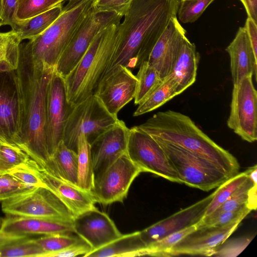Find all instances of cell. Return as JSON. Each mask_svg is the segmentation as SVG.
Wrapping results in <instances>:
<instances>
[{"mask_svg":"<svg viewBox=\"0 0 257 257\" xmlns=\"http://www.w3.org/2000/svg\"><path fill=\"white\" fill-rule=\"evenodd\" d=\"M180 1L133 0L119 24L117 46L103 77L119 65L134 69L148 61L170 19L177 16Z\"/></svg>","mask_w":257,"mask_h":257,"instance_id":"obj_1","label":"cell"},{"mask_svg":"<svg viewBox=\"0 0 257 257\" xmlns=\"http://www.w3.org/2000/svg\"><path fill=\"white\" fill-rule=\"evenodd\" d=\"M153 138L178 146L208 160L229 178L239 173L236 158L201 131L188 116L168 110L138 126Z\"/></svg>","mask_w":257,"mask_h":257,"instance_id":"obj_2","label":"cell"},{"mask_svg":"<svg viewBox=\"0 0 257 257\" xmlns=\"http://www.w3.org/2000/svg\"><path fill=\"white\" fill-rule=\"evenodd\" d=\"M54 69H39L21 58L17 69L22 84L23 102L19 146L41 166H44L50 158L45 133L46 99Z\"/></svg>","mask_w":257,"mask_h":257,"instance_id":"obj_3","label":"cell"},{"mask_svg":"<svg viewBox=\"0 0 257 257\" xmlns=\"http://www.w3.org/2000/svg\"><path fill=\"white\" fill-rule=\"evenodd\" d=\"M94 0H69L56 20L43 33L20 44V57L34 68H55Z\"/></svg>","mask_w":257,"mask_h":257,"instance_id":"obj_4","label":"cell"},{"mask_svg":"<svg viewBox=\"0 0 257 257\" xmlns=\"http://www.w3.org/2000/svg\"><path fill=\"white\" fill-rule=\"evenodd\" d=\"M120 23L100 31L76 66L64 78L67 100L71 106L95 94L114 54Z\"/></svg>","mask_w":257,"mask_h":257,"instance_id":"obj_5","label":"cell"},{"mask_svg":"<svg viewBox=\"0 0 257 257\" xmlns=\"http://www.w3.org/2000/svg\"><path fill=\"white\" fill-rule=\"evenodd\" d=\"M154 139L164 150L181 183L208 191L218 187L229 179L207 159L178 146Z\"/></svg>","mask_w":257,"mask_h":257,"instance_id":"obj_6","label":"cell"},{"mask_svg":"<svg viewBox=\"0 0 257 257\" xmlns=\"http://www.w3.org/2000/svg\"><path fill=\"white\" fill-rule=\"evenodd\" d=\"M118 120L93 94L72 106L65 123L62 140L68 148L76 152L80 135H85L91 144Z\"/></svg>","mask_w":257,"mask_h":257,"instance_id":"obj_7","label":"cell"},{"mask_svg":"<svg viewBox=\"0 0 257 257\" xmlns=\"http://www.w3.org/2000/svg\"><path fill=\"white\" fill-rule=\"evenodd\" d=\"M8 215L34 217L73 221L74 216L50 190L37 187L2 201Z\"/></svg>","mask_w":257,"mask_h":257,"instance_id":"obj_8","label":"cell"},{"mask_svg":"<svg viewBox=\"0 0 257 257\" xmlns=\"http://www.w3.org/2000/svg\"><path fill=\"white\" fill-rule=\"evenodd\" d=\"M126 154L142 172H150L170 181L181 183L159 143L138 126L129 130Z\"/></svg>","mask_w":257,"mask_h":257,"instance_id":"obj_9","label":"cell"},{"mask_svg":"<svg viewBox=\"0 0 257 257\" xmlns=\"http://www.w3.org/2000/svg\"><path fill=\"white\" fill-rule=\"evenodd\" d=\"M23 115L22 87L17 69L0 72V140L19 146Z\"/></svg>","mask_w":257,"mask_h":257,"instance_id":"obj_10","label":"cell"},{"mask_svg":"<svg viewBox=\"0 0 257 257\" xmlns=\"http://www.w3.org/2000/svg\"><path fill=\"white\" fill-rule=\"evenodd\" d=\"M252 74L233 84L228 127L243 140L252 143L257 140V92Z\"/></svg>","mask_w":257,"mask_h":257,"instance_id":"obj_11","label":"cell"},{"mask_svg":"<svg viewBox=\"0 0 257 257\" xmlns=\"http://www.w3.org/2000/svg\"><path fill=\"white\" fill-rule=\"evenodd\" d=\"M114 13H98L92 8L75 32L55 67L56 72L65 78L85 54L95 35L111 24L120 22Z\"/></svg>","mask_w":257,"mask_h":257,"instance_id":"obj_12","label":"cell"},{"mask_svg":"<svg viewBox=\"0 0 257 257\" xmlns=\"http://www.w3.org/2000/svg\"><path fill=\"white\" fill-rule=\"evenodd\" d=\"M126 153L95 178L91 191L96 202L107 205L122 202L134 180L141 173Z\"/></svg>","mask_w":257,"mask_h":257,"instance_id":"obj_13","label":"cell"},{"mask_svg":"<svg viewBox=\"0 0 257 257\" xmlns=\"http://www.w3.org/2000/svg\"><path fill=\"white\" fill-rule=\"evenodd\" d=\"M72 107L67 100L64 78L54 69L46 99L45 133L50 157L62 140L65 123Z\"/></svg>","mask_w":257,"mask_h":257,"instance_id":"obj_14","label":"cell"},{"mask_svg":"<svg viewBox=\"0 0 257 257\" xmlns=\"http://www.w3.org/2000/svg\"><path fill=\"white\" fill-rule=\"evenodd\" d=\"M242 220L220 226L197 227L186 235L162 256L179 255L212 256L216 250L237 229Z\"/></svg>","mask_w":257,"mask_h":257,"instance_id":"obj_15","label":"cell"},{"mask_svg":"<svg viewBox=\"0 0 257 257\" xmlns=\"http://www.w3.org/2000/svg\"><path fill=\"white\" fill-rule=\"evenodd\" d=\"M137 85V78L131 69L119 65L102 78L94 94L111 114L117 116L134 98Z\"/></svg>","mask_w":257,"mask_h":257,"instance_id":"obj_16","label":"cell"},{"mask_svg":"<svg viewBox=\"0 0 257 257\" xmlns=\"http://www.w3.org/2000/svg\"><path fill=\"white\" fill-rule=\"evenodd\" d=\"M214 195V191L194 204L139 231L140 239L145 247L175 232L197 224L204 216Z\"/></svg>","mask_w":257,"mask_h":257,"instance_id":"obj_17","label":"cell"},{"mask_svg":"<svg viewBox=\"0 0 257 257\" xmlns=\"http://www.w3.org/2000/svg\"><path fill=\"white\" fill-rule=\"evenodd\" d=\"M129 130L118 119L90 144L95 178L126 153Z\"/></svg>","mask_w":257,"mask_h":257,"instance_id":"obj_18","label":"cell"},{"mask_svg":"<svg viewBox=\"0 0 257 257\" xmlns=\"http://www.w3.org/2000/svg\"><path fill=\"white\" fill-rule=\"evenodd\" d=\"M73 224L74 233L86 242L92 250L122 235L108 214L96 207L75 216Z\"/></svg>","mask_w":257,"mask_h":257,"instance_id":"obj_19","label":"cell"},{"mask_svg":"<svg viewBox=\"0 0 257 257\" xmlns=\"http://www.w3.org/2000/svg\"><path fill=\"white\" fill-rule=\"evenodd\" d=\"M186 37V31L179 23L177 16L172 18L148 59L149 63L158 71L162 79L171 73Z\"/></svg>","mask_w":257,"mask_h":257,"instance_id":"obj_20","label":"cell"},{"mask_svg":"<svg viewBox=\"0 0 257 257\" xmlns=\"http://www.w3.org/2000/svg\"><path fill=\"white\" fill-rule=\"evenodd\" d=\"M33 165L45 187L62 201L74 217L95 207L96 201L91 192L52 174L34 160Z\"/></svg>","mask_w":257,"mask_h":257,"instance_id":"obj_21","label":"cell"},{"mask_svg":"<svg viewBox=\"0 0 257 257\" xmlns=\"http://www.w3.org/2000/svg\"><path fill=\"white\" fill-rule=\"evenodd\" d=\"M0 231L12 235H49L74 233L73 221L56 219L8 215Z\"/></svg>","mask_w":257,"mask_h":257,"instance_id":"obj_22","label":"cell"},{"mask_svg":"<svg viewBox=\"0 0 257 257\" xmlns=\"http://www.w3.org/2000/svg\"><path fill=\"white\" fill-rule=\"evenodd\" d=\"M226 51L230 58V70L233 84L252 74L256 81L257 55L253 51L244 27H239L234 39Z\"/></svg>","mask_w":257,"mask_h":257,"instance_id":"obj_23","label":"cell"},{"mask_svg":"<svg viewBox=\"0 0 257 257\" xmlns=\"http://www.w3.org/2000/svg\"><path fill=\"white\" fill-rule=\"evenodd\" d=\"M199 60L200 55L195 45L186 37L170 74L177 82L182 92L195 82Z\"/></svg>","mask_w":257,"mask_h":257,"instance_id":"obj_24","label":"cell"},{"mask_svg":"<svg viewBox=\"0 0 257 257\" xmlns=\"http://www.w3.org/2000/svg\"><path fill=\"white\" fill-rule=\"evenodd\" d=\"M42 167L52 174L77 186V153L68 148L63 140L60 142L49 160Z\"/></svg>","mask_w":257,"mask_h":257,"instance_id":"obj_25","label":"cell"},{"mask_svg":"<svg viewBox=\"0 0 257 257\" xmlns=\"http://www.w3.org/2000/svg\"><path fill=\"white\" fill-rule=\"evenodd\" d=\"M146 247L139 231L122 234L120 237L98 249L92 250L85 257H134L145 255Z\"/></svg>","mask_w":257,"mask_h":257,"instance_id":"obj_26","label":"cell"},{"mask_svg":"<svg viewBox=\"0 0 257 257\" xmlns=\"http://www.w3.org/2000/svg\"><path fill=\"white\" fill-rule=\"evenodd\" d=\"M63 8L61 4L30 19L17 21L12 30L21 42L31 40L46 31L60 16Z\"/></svg>","mask_w":257,"mask_h":257,"instance_id":"obj_27","label":"cell"},{"mask_svg":"<svg viewBox=\"0 0 257 257\" xmlns=\"http://www.w3.org/2000/svg\"><path fill=\"white\" fill-rule=\"evenodd\" d=\"M182 92L175 79L168 75L138 104L134 116L152 111L163 105Z\"/></svg>","mask_w":257,"mask_h":257,"instance_id":"obj_28","label":"cell"},{"mask_svg":"<svg viewBox=\"0 0 257 257\" xmlns=\"http://www.w3.org/2000/svg\"><path fill=\"white\" fill-rule=\"evenodd\" d=\"M76 153L77 186L84 190L91 192L94 187L95 177L90 144L84 135H80L78 138Z\"/></svg>","mask_w":257,"mask_h":257,"instance_id":"obj_29","label":"cell"},{"mask_svg":"<svg viewBox=\"0 0 257 257\" xmlns=\"http://www.w3.org/2000/svg\"><path fill=\"white\" fill-rule=\"evenodd\" d=\"M21 42L12 30L0 33V72H11L18 69Z\"/></svg>","mask_w":257,"mask_h":257,"instance_id":"obj_30","label":"cell"},{"mask_svg":"<svg viewBox=\"0 0 257 257\" xmlns=\"http://www.w3.org/2000/svg\"><path fill=\"white\" fill-rule=\"evenodd\" d=\"M136 75L138 79L137 89L134 97L135 104L138 105L162 80L158 71L148 61L139 66Z\"/></svg>","mask_w":257,"mask_h":257,"instance_id":"obj_31","label":"cell"},{"mask_svg":"<svg viewBox=\"0 0 257 257\" xmlns=\"http://www.w3.org/2000/svg\"><path fill=\"white\" fill-rule=\"evenodd\" d=\"M31 159L18 145L0 140V175L27 164Z\"/></svg>","mask_w":257,"mask_h":257,"instance_id":"obj_32","label":"cell"},{"mask_svg":"<svg viewBox=\"0 0 257 257\" xmlns=\"http://www.w3.org/2000/svg\"><path fill=\"white\" fill-rule=\"evenodd\" d=\"M249 169L228 179L214 191L213 198L208 205L205 216L210 214L231 196L242 185L248 177Z\"/></svg>","mask_w":257,"mask_h":257,"instance_id":"obj_33","label":"cell"},{"mask_svg":"<svg viewBox=\"0 0 257 257\" xmlns=\"http://www.w3.org/2000/svg\"><path fill=\"white\" fill-rule=\"evenodd\" d=\"M45 252L29 237L0 245V257H45Z\"/></svg>","mask_w":257,"mask_h":257,"instance_id":"obj_34","label":"cell"},{"mask_svg":"<svg viewBox=\"0 0 257 257\" xmlns=\"http://www.w3.org/2000/svg\"><path fill=\"white\" fill-rule=\"evenodd\" d=\"M81 239L77 235L70 233L57 234L34 238L35 242L45 252V257H50L54 253L61 251Z\"/></svg>","mask_w":257,"mask_h":257,"instance_id":"obj_35","label":"cell"},{"mask_svg":"<svg viewBox=\"0 0 257 257\" xmlns=\"http://www.w3.org/2000/svg\"><path fill=\"white\" fill-rule=\"evenodd\" d=\"M66 0H18L17 21H23L44 13Z\"/></svg>","mask_w":257,"mask_h":257,"instance_id":"obj_36","label":"cell"},{"mask_svg":"<svg viewBox=\"0 0 257 257\" xmlns=\"http://www.w3.org/2000/svg\"><path fill=\"white\" fill-rule=\"evenodd\" d=\"M255 183L257 182H254L248 176L246 180L232 196L216 209L208 215L204 216L203 218H212L221 213L234 210L246 205L248 192Z\"/></svg>","mask_w":257,"mask_h":257,"instance_id":"obj_37","label":"cell"},{"mask_svg":"<svg viewBox=\"0 0 257 257\" xmlns=\"http://www.w3.org/2000/svg\"><path fill=\"white\" fill-rule=\"evenodd\" d=\"M196 228V224L191 226L151 243L146 248L145 255L162 256L165 252Z\"/></svg>","mask_w":257,"mask_h":257,"instance_id":"obj_38","label":"cell"},{"mask_svg":"<svg viewBox=\"0 0 257 257\" xmlns=\"http://www.w3.org/2000/svg\"><path fill=\"white\" fill-rule=\"evenodd\" d=\"M213 1L180 0L177 11L179 20L183 23L194 22Z\"/></svg>","mask_w":257,"mask_h":257,"instance_id":"obj_39","label":"cell"},{"mask_svg":"<svg viewBox=\"0 0 257 257\" xmlns=\"http://www.w3.org/2000/svg\"><path fill=\"white\" fill-rule=\"evenodd\" d=\"M250 211L251 210L246 207V205H244L235 210L221 213L212 218H202L196 224V226L201 227L225 226L239 220H242Z\"/></svg>","mask_w":257,"mask_h":257,"instance_id":"obj_40","label":"cell"},{"mask_svg":"<svg viewBox=\"0 0 257 257\" xmlns=\"http://www.w3.org/2000/svg\"><path fill=\"white\" fill-rule=\"evenodd\" d=\"M35 187L25 184L8 174L0 175V202Z\"/></svg>","mask_w":257,"mask_h":257,"instance_id":"obj_41","label":"cell"},{"mask_svg":"<svg viewBox=\"0 0 257 257\" xmlns=\"http://www.w3.org/2000/svg\"><path fill=\"white\" fill-rule=\"evenodd\" d=\"M33 161L31 159L27 164L17 167L6 173L27 185L34 187H45L35 170Z\"/></svg>","mask_w":257,"mask_h":257,"instance_id":"obj_42","label":"cell"},{"mask_svg":"<svg viewBox=\"0 0 257 257\" xmlns=\"http://www.w3.org/2000/svg\"><path fill=\"white\" fill-rule=\"evenodd\" d=\"M133 0H94L93 10L98 13H114L124 17Z\"/></svg>","mask_w":257,"mask_h":257,"instance_id":"obj_43","label":"cell"},{"mask_svg":"<svg viewBox=\"0 0 257 257\" xmlns=\"http://www.w3.org/2000/svg\"><path fill=\"white\" fill-rule=\"evenodd\" d=\"M253 237H242L226 240L216 250L212 256L234 257L239 254L247 246Z\"/></svg>","mask_w":257,"mask_h":257,"instance_id":"obj_44","label":"cell"},{"mask_svg":"<svg viewBox=\"0 0 257 257\" xmlns=\"http://www.w3.org/2000/svg\"><path fill=\"white\" fill-rule=\"evenodd\" d=\"M18 0H1L0 27L10 26L13 28L17 21L16 14Z\"/></svg>","mask_w":257,"mask_h":257,"instance_id":"obj_45","label":"cell"},{"mask_svg":"<svg viewBox=\"0 0 257 257\" xmlns=\"http://www.w3.org/2000/svg\"><path fill=\"white\" fill-rule=\"evenodd\" d=\"M91 250V246L81 239L77 243L61 251L52 254L50 257H72L78 255L84 256Z\"/></svg>","mask_w":257,"mask_h":257,"instance_id":"obj_46","label":"cell"},{"mask_svg":"<svg viewBox=\"0 0 257 257\" xmlns=\"http://www.w3.org/2000/svg\"><path fill=\"white\" fill-rule=\"evenodd\" d=\"M250 18H247L244 28L246 31L253 51L257 55V26Z\"/></svg>","mask_w":257,"mask_h":257,"instance_id":"obj_47","label":"cell"},{"mask_svg":"<svg viewBox=\"0 0 257 257\" xmlns=\"http://www.w3.org/2000/svg\"><path fill=\"white\" fill-rule=\"evenodd\" d=\"M243 5L248 18L257 24V0H240Z\"/></svg>","mask_w":257,"mask_h":257,"instance_id":"obj_48","label":"cell"},{"mask_svg":"<svg viewBox=\"0 0 257 257\" xmlns=\"http://www.w3.org/2000/svg\"><path fill=\"white\" fill-rule=\"evenodd\" d=\"M256 185L257 183L254 184L248 192L246 206L251 211L255 210L256 209Z\"/></svg>","mask_w":257,"mask_h":257,"instance_id":"obj_49","label":"cell"},{"mask_svg":"<svg viewBox=\"0 0 257 257\" xmlns=\"http://www.w3.org/2000/svg\"><path fill=\"white\" fill-rule=\"evenodd\" d=\"M31 235H12L5 234L0 231V245L16 240L31 237Z\"/></svg>","mask_w":257,"mask_h":257,"instance_id":"obj_50","label":"cell"},{"mask_svg":"<svg viewBox=\"0 0 257 257\" xmlns=\"http://www.w3.org/2000/svg\"><path fill=\"white\" fill-rule=\"evenodd\" d=\"M0 222H1V218H0Z\"/></svg>","mask_w":257,"mask_h":257,"instance_id":"obj_51","label":"cell"},{"mask_svg":"<svg viewBox=\"0 0 257 257\" xmlns=\"http://www.w3.org/2000/svg\"><path fill=\"white\" fill-rule=\"evenodd\" d=\"M0 2H1V0H0Z\"/></svg>","mask_w":257,"mask_h":257,"instance_id":"obj_52","label":"cell"}]
</instances>
